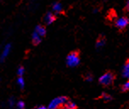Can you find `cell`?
<instances>
[{
    "mask_svg": "<svg viewBox=\"0 0 129 109\" xmlns=\"http://www.w3.org/2000/svg\"><path fill=\"white\" fill-rule=\"evenodd\" d=\"M62 9H63L62 4L59 2H56V3L53 4L52 5V12L54 14H59L62 11Z\"/></svg>",
    "mask_w": 129,
    "mask_h": 109,
    "instance_id": "52a82bcc",
    "label": "cell"
},
{
    "mask_svg": "<svg viewBox=\"0 0 129 109\" xmlns=\"http://www.w3.org/2000/svg\"><path fill=\"white\" fill-rule=\"evenodd\" d=\"M114 79H115V77L111 73H105L102 76L100 77L99 81H100V84H102L104 85H109L113 82Z\"/></svg>",
    "mask_w": 129,
    "mask_h": 109,
    "instance_id": "3957f363",
    "label": "cell"
},
{
    "mask_svg": "<svg viewBox=\"0 0 129 109\" xmlns=\"http://www.w3.org/2000/svg\"><path fill=\"white\" fill-rule=\"evenodd\" d=\"M31 41H32V42H33V44L38 45L41 42V41H42V36L40 35H38L36 31H34L31 35Z\"/></svg>",
    "mask_w": 129,
    "mask_h": 109,
    "instance_id": "ba28073f",
    "label": "cell"
},
{
    "mask_svg": "<svg viewBox=\"0 0 129 109\" xmlns=\"http://www.w3.org/2000/svg\"><path fill=\"white\" fill-rule=\"evenodd\" d=\"M24 74H25V69H24V67L20 66V67L18 68V69H17V74H18V76H23V75H24Z\"/></svg>",
    "mask_w": 129,
    "mask_h": 109,
    "instance_id": "2e32d148",
    "label": "cell"
},
{
    "mask_svg": "<svg viewBox=\"0 0 129 109\" xmlns=\"http://www.w3.org/2000/svg\"><path fill=\"white\" fill-rule=\"evenodd\" d=\"M121 90H122L123 91L129 90V79H128V81H126V82L124 83V85H122V87H121Z\"/></svg>",
    "mask_w": 129,
    "mask_h": 109,
    "instance_id": "e0dca14e",
    "label": "cell"
},
{
    "mask_svg": "<svg viewBox=\"0 0 129 109\" xmlns=\"http://www.w3.org/2000/svg\"><path fill=\"white\" fill-rule=\"evenodd\" d=\"M7 102H8V105H9L10 107H13V106L16 104L15 103V99L14 98V97H10V98L8 100V101H7Z\"/></svg>",
    "mask_w": 129,
    "mask_h": 109,
    "instance_id": "9a60e30c",
    "label": "cell"
},
{
    "mask_svg": "<svg viewBox=\"0 0 129 109\" xmlns=\"http://www.w3.org/2000/svg\"><path fill=\"white\" fill-rule=\"evenodd\" d=\"M11 48H12V46H11L10 43H8V44H6L4 47L3 48V51H2L1 53V55H0V60L3 62L7 58H8V56L10 55V52H11Z\"/></svg>",
    "mask_w": 129,
    "mask_h": 109,
    "instance_id": "277c9868",
    "label": "cell"
},
{
    "mask_svg": "<svg viewBox=\"0 0 129 109\" xmlns=\"http://www.w3.org/2000/svg\"><path fill=\"white\" fill-rule=\"evenodd\" d=\"M102 98L105 100V101H110V100H111V96H110V95L106 94V93H103V94H102Z\"/></svg>",
    "mask_w": 129,
    "mask_h": 109,
    "instance_id": "ac0fdd59",
    "label": "cell"
},
{
    "mask_svg": "<svg viewBox=\"0 0 129 109\" xmlns=\"http://www.w3.org/2000/svg\"><path fill=\"white\" fill-rule=\"evenodd\" d=\"M67 99L64 96H58L53 99L48 104V109H59L60 106H63L64 104L66 102Z\"/></svg>",
    "mask_w": 129,
    "mask_h": 109,
    "instance_id": "7a4b0ae2",
    "label": "cell"
},
{
    "mask_svg": "<svg viewBox=\"0 0 129 109\" xmlns=\"http://www.w3.org/2000/svg\"><path fill=\"white\" fill-rule=\"evenodd\" d=\"M55 20V16L53 12H48L46 14L44 17V22L46 25H51L54 22Z\"/></svg>",
    "mask_w": 129,
    "mask_h": 109,
    "instance_id": "8992f818",
    "label": "cell"
},
{
    "mask_svg": "<svg viewBox=\"0 0 129 109\" xmlns=\"http://www.w3.org/2000/svg\"><path fill=\"white\" fill-rule=\"evenodd\" d=\"M126 10H127V11H129V0H127V2H126Z\"/></svg>",
    "mask_w": 129,
    "mask_h": 109,
    "instance_id": "44dd1931",
    "label": "cell"
},
{
    "mask_svg": "<svg viewBox=\"0 0 129 109\" xmlns=\"http://www.w3.org/2000/svg\"><path fill=\"white\" fill-rule=\"evenodd\" d=\"M79 63H80V58H79L78 53H76V52L71 53L66 57V64H67L69 67H71V68L77 67Z\"/></svg>",
    "mask_w": 129,
    "mask_h": 109,
    "instance_id": "6da1fadb",
    "label": "cell"
},
{
    "mask_svg": "<svg viewBox=\"0 0 129 109\" xmlns=\"http://www.w3.org/2000/svg\"><path fill=\"white\" fill-rule=\"evenodd\" d=\"M17 85L20 89H24L25 85H26V82H25V79L23 78V76H18Z\"/></svg>",
    "mask_w": 129,
    "mask_h": 109,
    "instance_id": "7c38bea8",
    "label": "cell"
},
{
    "mask_svg": "<svg viewBox=\"0 0 129 109\" xmlns=\"http://www.w3.org/2000/svg\"><path fill=\"white\" fill-rule=\"evenodd\" d=\"M15 106L18 109H24L26 105H25V102L23 101H18L17 102H16Z\"/></svg>",
    "mask_w": 129,
    "mask_h": 109,
    "instance_id": "5bb4252c",
    "label": "cell"
},
{
    "mask_svg": "<svg viewBox=\"0 0 129 109\" xmlns=\"http://www.w3.org/2000/svg\"><path fill=\"white\" fill-rule=\"evenodd\" d=\"M64 109H77V105L71 101H66V102L64 104Z\"/></svg>",
    "mask_w": 129,
    "mask_h": 109,
    "instance_id": "30bf717a",
    "label": "cell"
},
{
    "mask_svg": "<svg viewBox=\"0 0 129 109\" xmlns=\"http://www.w3.org/2000/svg\"><path fill=\"white\" fill-rule=\"evenodd\" d=\"M34 109H48V108L44 106H37V107H35Z\"/></svg>",
    "mask_w": 129,
    "mask_h": 109,
    "instance_id": "ffe728a7",
    "label": "cell"
},
{
    "mask_svg": "<svg viewBox=\"0 0 129 109\" xmlns=\"http://www.w3.org/2000/svg\"><path fill=\"white\" fill-rule=\"evenodd\" d=\"M129 24V20L126 17H120L116 20V26L120 29H123L127 26Z\"/></svg>",
    "mask_w": 129,
    "mask_h": 109,
    "instance_id": "5b68a950",
    "label": "cell"
},
{
    "mask_svg": "<svg viewBox=\"0 0 129 109\" xmlns=\"http://www.w3.org/2000/svg\"><path fill=\"white\" fill-rule=\"evenodd\" d=\"M38 35H40L41 36H45L46 34V29L45 27H43V26H37V27L35 28V31Z\"/></svg>",
    "mask_w": 129,
    "mask_h": 109,
    "instance_id": "9c48e42d",
    "label": "cell"
},
{
    "mask_svg": "<svg viewBox=\"0 0 129 109\" xmlns=\"http://www.w3.org/2000/svg\"><path fill=\"white\" fill-rule=\"evenodd\" d=\"M86 79L87 81H89V82H91V81L93 80V76H92L91 74H87L86 77Z\"/></svg>",
    "mask_w": 129,
    "mask_h": 109,
    "instance_id": "d6986e66",
    "label": "cell"
},
{
    "mask_svg": "<svg viewBox=\"0 0 129 109\" xmlns=\"http://www.w3.org/2000/svg\"><path fill=\"white\" fill-rule=\"evenodd\" d=\"M122 74L125 78L129 79V61L126 63V64L124 65L123 67V71H122Z\"/></svg>",
    "mask_w": 129,
    "mask_h": 109,
    "instance_id": "8fae6325",
    "label": "cell"
},
{
    "mask_svg": "<svg viewBox=\"0 0 129 109\" xmlns=\"http://www.w3.org/2000/svg\"><path fill=\"white\" fill-rule=\"evenodd\" d=\"M105 45V40L104 39V38H101V39H100L99 41H97V42H96L97 48H101V47H103Z\"/></svg>",
    "mask_w": 129,
    "mask_h": 109,
    "instance_id": "4fadbf2b",
    "label": "cell"
}]
</instances>
